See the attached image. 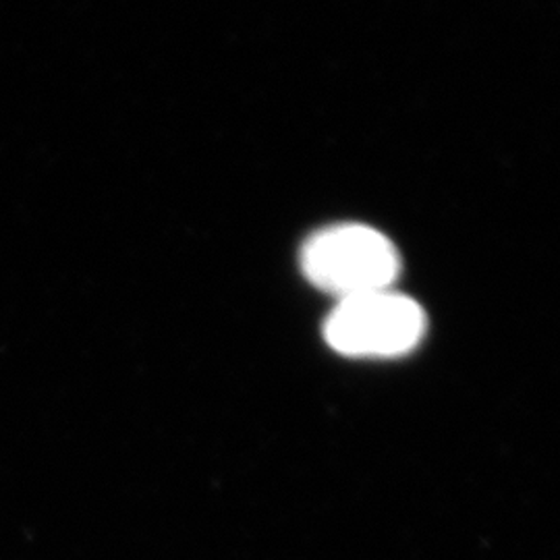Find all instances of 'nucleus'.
Returning a JSON list of instances; mask_svg holds the SVG:
<instances>
[{
	"mask_svg": "<svg viewBox=\"0 0 560 560\" xmlns=\"http://www.w3.org/2000/svg\"><path fill=\"white\" fill-rule=\"evenodd\" d=\"M300 261L307 280L339 301L388 291L400 272L395 243L365 224H337L312 235Z\"/></svg>",
	"mask_w": 560,
	"mask_h": 560,
	"instance_id": "1",
	"label": "nucleus"
},
{
	"mask_svg": "<svg viewBox=\"0 0 560 560\" xmlns=\"http://www.w3.org/2000/svg\"><path fill=\"white\" fill-rule=\"evenodd\" d=\"M425 335V314L405 295L388 291L340 300L324 324V339L349 358H399Z\"/></svg>",
	"mask_w": 560,
	"mask_h": 560,
	"instance_id": "2",
	"label": "nucleus"
}]
</instances>
